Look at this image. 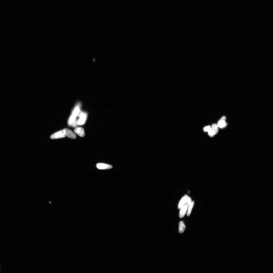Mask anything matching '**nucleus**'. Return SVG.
I'll use <instances>...</instances> for the list:
<instances>
[{"mask_svg":"<svg viewBox=\"0 0 273 273\" xmlns=\"http://www.w3.org/2000/svg\"><path fill=\"white\" fill-rule=\"evenodd\" d=\"M96 166L98 169H110L112 168V166L103 163H98L97 164Z\"/></svg>","mask_w":273,"mask_h":273,"instance_id":"nucleus-5","label":"nucleus"},{"mask_svg":"<svg viewBox=\"0 0 273 273\" xmlns=\"http://www.w3.org/2000/svg\"><path fill=\"white\" fill-rule=\"evenodd\" d=\"M194 204V202L192 201L190 205L188 208V211L187 213V215L188 216L190 215L192 209L193 207Z\"/></svg>","mask_w":273,"mask_h":273,"instance_id":"nucleus-12","label":"nucleus"},{"mask_svg":"<svg viewBox=\"0 0 273 273\" xmlns=\"http://www.w3.org/2000/svg\"><path fill=\"white\" fill-rule=\"evenodd\" d=\"M64 133L66 136L72 139H75L76 136L74 132L71 131L68 129L65 128L63 130Z\"/></svg>","mask_w":273,"mask_h":273,"instance_id":"nucleus-3","label":"nucleus"},{"mask_svg":"<svg viewBox=\"0 0 273 273\" xmlns=\"http://www.w3.org/2000/svg\"><path fill=\"white\" fill-rule=\"evenodd\" d=\"M211 128V127L209 126H208L205 127L203 129V130L205 132H208Z\"/></svg>","mask_w":273,"mask_h":273,"instance_id":"nucleus-16","label":"nucleus"},{"mask_svg":"<svg viewBox=\"0 0 273 273\" xmlns=\"http://www.w3.org/2000/svg\"><path fill=\"white\" fill-rule=\"evenodd\" d=\"M77 116L72 114L70 116L68 121V123L70 126L76 121Z\"/></svg>","mask_w":273,"mask_h":273,"instance_id":"nucleus-9","label":"nucleus"},{"mask_svg":"<svg viewBox=\"0 0 273 273\" xmlns=\"http://www.w3.org/2000/svg\"><path fill=\"white\" fill-rule=\"evenodd\" d=\"M184 197L185 198V205H186L187 207H188V208L192 202L191 199L187 195H185Z\"/></svg>","mask_w":273,"mask_h":273,"instance_id":"nucleus-11","label":"nucleus"},{"mask_svg":"<svg viewBox=\"0 0 273 273\" xmlns=\"http://www.w3.org/2000/svg\"><path fill=\"white\" fill-rule=\"evenodd\" d=\"M65 137L63 130H62L53 134L50 136V138L52 139H54L64 138Z\"/></svg>","mask_w":273,"mask_h":273,"instance_id":"nucleus-2","label":"nucleus"},{"mask_svg":"<svg viewBox=\"0 0 273 273\" xmlns=\"http://www.w3.org/2000/svg\"><path fill=\"white\" fill-rule=\"evenodd\" d=\"M87 116V113L81 111L78 116L79 119L77 121V124L78 125H83L84 124L86 121Z\"/></svg>","mask_w":273,"mask_h":273,"instance_id":"nucleus-1","label":"nucleus"},{"mask_svg":"<svg viewBox=\"0 0 273 273\" xmlns=\"http://www.w3.org/2000/svg\"><path fill=\"white\" fill-rule=\"evenodd\" d=\"M185 199L184 197L182 198L180 202L179 203L178 205V209H181L185 205Z\"/></svg>","mask_w":273,"mask_h":273,"instance_id":"nucleus-13","label":"nucleus"},{"mask_svg":"<svg viewBox=\"0 0 273 273\" xmlns=\"http://www.w3.org/2000/svg\"><path fill=\"white\" fill-rule=\"evenodd\" d=\"M208 132L209 136L210 137H213L216 135L215 131L211 128Z\"/></svg>","mask_w":273,"mask_h":273,"instance_id":"nucleus-15","label":"nucleus"},{"mask_svg":"<svg viewBox=\"0 0 273 273\" xmlns=\"http://www.w3.org/2000/svg\"><path fill=\"white\" fill-rule=\"evenodd\" d=\"M75 133L82 137L85 136V132L84 129L82 127H77L75 128L74 130Z\"/></svg>","mask_w":273,"mask_h":273,"instance_id":"nucleus-6","label":"nucleus"},{"mask_svg":"<svg viewBox=\"0 0 273 273\" xmlns=\"http://www.w3.org/2000/svg\"><path fill=\"white\" fill-rule=\"evenodd\" d=\"M185 229V226L182 221H181L179 223V232L180 234L183 233Z\"/></svg>","mask_w":273,"mask_h":273,"instance_id":"nucleus-10","label":"nucleus"},{"mask_svg":"<svg viewBox=\"0 0 273 273\" xmlns=\"http://www.w3.org/2000/svg\"><path fill=\"white\" fill-rule=\"evenodd\" d=\"M188 209V207L185 205H184L181 208L180 214H179V217L180 218H182L184 217Z\"/></svg>","mask_w":273,"mask_h":273,"instance_id":"nucleus-8","label":"nucleus"},{"mask_svg":"<svg viewBox=\"0 0 273 273\" xmlns=\"http://www.w3.org/2000/svg\"><path fill=\"white\" fill-rule=\"evenodd\" d=\"M211 129L214 130L216 134L218 132V126L216 124H213L211 127Z\"/></svg>","mask_w":273,"mask_h":273,"instance_id":"nucleus-14","label":"nucleus"},{"mask_svg":"<svg viewBox=\"0 0 273 273\" xmlns=\"http://www.w3.org/2000/svg\"><path fill=\"white\" fill-rule=\"evenodd\" d=\"M80 109L81 104L80 103L76 105L74 109L72 114L77 117L79 116L81 112Z\"/></svg>","mask_w":273,"mask_h":273,"instance_id":"nucleus-7","label":"nucleus"},{"mask_svg":"<svg viewBox=\"0 0 273 273\" xmlns=\"http://www.w3.org/2000/svg\"><path fill=\"white\" fill-rule=\"evenodd\" d=\"M226 119V117L225 116H223L218 122V127L221 128H225L226 127L227 124L225 122Z\"/></svg>","mask_w":273,"mask_h":273,"instance_id":"nucleus-4","label":"nucleus"}]
</instances>
